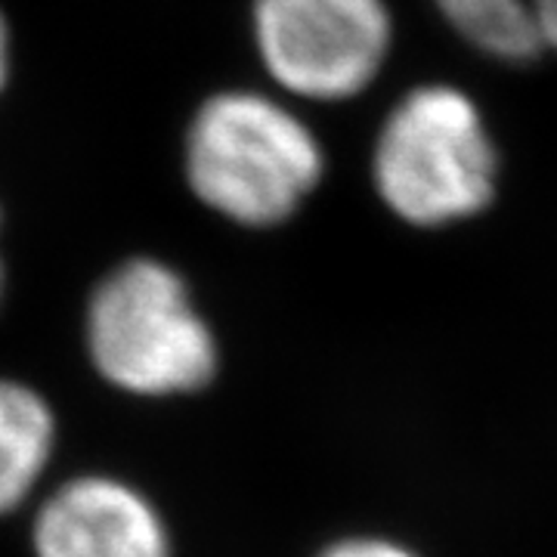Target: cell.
Returning <instances> with one entry per match:
<instances>
[{
  "label": "cell",
  "mask_w": 557,
  "mask_h": 557,
  "mask_svg": "<svg viewBox=\"0 0 557 557\" xmlns=\"http://www.w3.org/2000/svg\"><path fill=\"white\" fill-rule=\"evenodd\" d=\"M84 357L94 375L131 399H180L208 391L220 341L189 282L159 258H127L84 304Z\"/></svg>",
  "instance_id": "obj_1"
},
{
  "label": "cell",
  "mask_w": 557,
  "mask_h": 557,
  "mask_svg": "<svg viewBox=\"0 0 557 557\" xmlns=\"http://www.w3.org/2000/svg\"><path fill=\"white\" fill-rule=\"evenodd\" d=\"M325 174L310 124L255 90H223L201 102L186 131V183L220 218L270 230L300 211Z\"/></svg>",
  "instance_id": "obj_2"
},
{
  "label": "cell",
  "mask_w": 557,
  "mask_h": 557,
  "mask_svg": "<svg viewBox=\"0 0 557 557\" xmlns=\"http://www.w3.org/2000/svg\"><path fill=\"white\" fill-rule=\"evenodd\" d=\"M498 149L480 106L456 84H418L381 121L372 183L384 208L416 230L483 214L498 189Z\"/></svg>",
  "instance_id": "obj_3"
},
{
  "label": "cell",
  "mask_w": 557,
  "mask_h": 557,
  "mask_svg": "<svg viewBox=\"0 0 557 557\" xmlns=\"http://www.w3.org/2000/svg\"><path fill=\"white\" fill-rule=\"evenodd\" d=\"M251 25L267 75L313 102L359 97L394 47L384 0H255Z\"/></svg>",
  "instance_id": "obj_4"
},
{
  "label": "cell",
  "mask_w": 557,
  "mask_h": 557,
  "mask_svg": "<svg viewBox=\"0 0 557 557\" xmlns=\"http://www.w3.org/2000/svg\"><path fill=\"white\" fill-rule=\"evenodd\" d=\"M32 557H174L171 523L134 480L81 471L28 508Z\"/></svg>",
  "instance_id": "obj_5"
},
{
  "label": "cell",
  "mask_w": 557,
  "mask_h": 557,
  "mask_svg": "<svg viewBox=\"0 0 557 557\" xmlns=\"http://www.w3.org/2000/svg\"><path fill=\"white\" fill-rule=\"evenodd\" d=\"M60 416L32 381L0 375V520L28 511L50 486Z\"/></svg>",
  "instance_id": "obj_6"
},
{
  "label": "cell",
  "mask_w": 557,
  "mask_h": 557,
  "mask_svg": "<svg viewBox=\"0 0 557 557\" xmlns=\"http://www.w3.org/2000/svg\"><path fill=\"white\" fill-rule=\"evenodd\" d=\"M440 16L478 53L508 65L542 57L530 0H434Z\"/></svg>",
  "instance_id": "obj_7"
},
{
  "label": "cell",
  "mask_w": 557,
  "mask_h": 557,
  "mask_svg": "<svg viewBox=\"0 0 557 557\" xmlns=\"http://www.w3.org/2000/svg\"><path fill=\"white\" fill-rule=\"evenodd\" d=\"M317 557H416L412 552H406L397 542L372 536H354L332 542L329 548H322Z\"/></svg>",
  "instance_id": "obj_8"
},
{
  "label": "cell",
  "mask_w": 557,
  "mask_h": 557,
  "mask_svg": "<svg viewBox=\"0 0 557 557\" xmlns=\"http://www.w3.org/2000/svg\"><path fill=\"white\" fill-rule=\"evenodd\" d=\"M542 50L557 53V0H530Z\"/></svg>",
  "instance_id": "obj_9"
},
{
  "label": "cell",
  "mask_w": 557,
  "mask_h": 557,
  "mask_svg": "<svg viewBox=\"0 0 557 557\" xmlns=\"http://www.w3.org/2000/svg\"><path fill=\"white\" fill-rule=\"evenodd\" d=\"M7 69H10V32H7L3 16H0V90L7 84Z\"/></svg>",
  "instance_id": "obj_10"
},
{
  "label": "cell",
  "mask_w": 557,
  "mask_h": 557,
  "mask_svg": "<svg viewBox=\"0 0 557 557\" xmlns=\"http://www.w3.org/2000/svg\"><path fill=\"white\" fill-rule=\"evenodd\" d=\"M3 288H7V270H3V255H0V300H3Z\"/></svg>",
  "instance_id": "obj_11"
}]
</instances>
